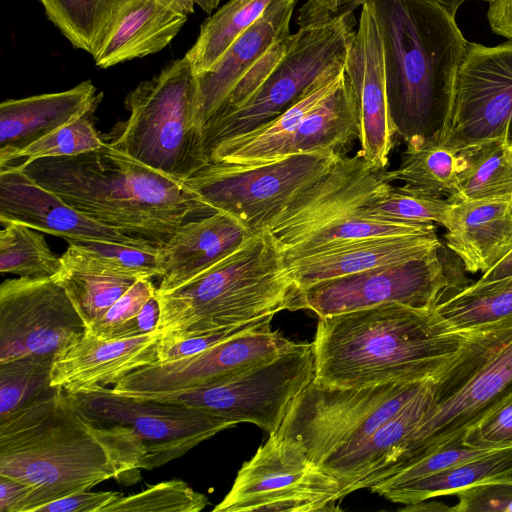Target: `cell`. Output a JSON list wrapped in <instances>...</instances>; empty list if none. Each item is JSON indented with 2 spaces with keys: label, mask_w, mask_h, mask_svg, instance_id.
Masks as SVG:
<instances>
[{
  "label": "cell",
  "mask_w": 512,
  "mask_h": 512,
  "mask_svg": "<svg viewBox=\"0 0 512 512\" xmlns=\"http://www.w3.org/2000/svg\"><path fill=\"white\" fill-rule=\"evenodd\" d=\"M144 456L129 428L96 423L62 388L0 420V476L31 488L24 512L138 474Z\"/></svg>",
  "instance_id": "6da1fadb"
},
{
  "label": "cell",
  "mask_w": 512,
  "mask_h": 512,
  "mask_svg": "<svg viewBox=\"0 0 512 512\" xmlns=\"http://www.w3.org/2000/svg\"><path fill=\"white\" fill-rule=\"evenodd\" d=\"M465 338L435 308L383 304L322 316L312 342L314 381L344 388L425 382Z\"/></svg>",
  "instance_id": "7a4b0ae2"
},
{
  "label": "cell",
  "mask_w": 512,
  "mask_h": 512,
  "mask_svg": "<svg viewBox=\"0 0 512 512\" xmlns=\"http://www.w3.org/2000/svg\"><path fill=\"white\" fill-rule=\"evenodd\" d=\"M22 169L87 217L157 246L186 222L215 212L184 182L107 142L73 156L37 159Z\"/></svg>",
  "instance_id": "3957f363"
},
{
  "label": "cell",
  "mask_w": 512,
  "mask_h": 512,
  "mask_svg": "<svg viewBox=\"0 0 512 512\" xmlns=\"http://www.w3.org/2000/svg\"><path fill=\"white\" fill-rule=\"evenodd\" d=\"M381 36L390 117L406 143L446 128L467 40L437 0H369Z\"/></svg>",
  "instance_id": "277c9868"
},
{
  "label": "cell",
  "mask_w": 512,
  "mask_h": 512,
  "mask_svg": "<svg viewBox=\"0 0 512 512\" xmlns=\"http://www.w3.org/2000/svg\"><path fill=\"white\" fill-rule=\"evenodd\" d=\"M161 337L184 338L302 310V290L268 229L188 282L157 291Z\"/></svg>",
  "instance_id": "5b68a950"
},
{
  "label": "cell",
  "mask_w": 512,
  "mask_h": 512,
  "mask_svg": "<svg viewBox=\"0 0 512 512\" xmlns=\"http://www.w3.org/2000/svg\"><path fill=\"white\" fill-rule=\"evenodd\" d=\"M392 187L386 168L374 165L359 151L352 157L341 156L268 230L286 262L373 236L436 233L433 223L392 222L368 216V206Z\"/></svg>",
  "instance_id": "8992f818"
},
{
  "label": "cell",
  "mask_w": 512,
  "mask_h": 512,
  "mask_svg": "<svg viewBox=\"0 0 512 512\" xmlns=\"http://www.w3.org/2000/svg\"><path fill=\"white\" fill-rule=\"evenodd\" d=\"M465 332L456 354L429 380L433 405L400 470L462 442L471 428L512 398V322Z\"/></svg>",
  "instance_id": "52a82bcc"
},
{
  "label": "cell",
  "mask_w": 512,
  "mask_h": 512,
  "mask_svg": "<svg viewBox=\"0 0 512 512\" xmlns=\"http://www.w3.org/2000/svg\"><path fill=\"white\" fill-rule=\"evenodd\" d=\"M125 107L129 117L107 142L117 150L181 182L210 163L197 76L186 55L139 83L126 96Z\"/></svg>",
  "instance_id": "ba28073f"
},
{
  "label": "cell",
  "mask_w": 512,
  "mask_h": 512,
  "mask_svg": "<svg viewBox=\"0 0 512 512\" xmlns=\"http://www.w3.org/2000/svg\"><path fill=\"white\" fill-rule=\"evenodd\" d=\"M353 13L299 26L249 100L204 127L207 154L216 144L270 122L322 80L345 69L355 36ZM209 157V156H208Z\"/></svg>",
  "instance_id": "9c48e42d"
},
{
  "label": "cell",
  "mask_w": 512,
  "mask_h": 512,
  "mask_svg": "<svg viewBox=\"0 0 512 512\" xmlns=\"http://www.w3.org/2000/svg\"><path fill=\"white\" fill-rule=\"evenodd\" d=\"M425 382L344 388L313 379L294 399L274 434L298 445L319 465L361 445Z\"/></svg>",
  "instance_id": "30bf717a"
},
{
  "label": "cell",
  "mask_w": 512,
  "mask_h": 512,
  "mask_svg": "<svg viewBox=\"0 0 512 512\" xmlns=\"http://www.w3.org/2000/svg\"><path fill=\"white\" fill-rule=\"evenodd\" d=\"M341 156L334 150H318L264 164L210 162L184 183L213 211L227 213L257 233L268 229Z\"/></svg>",
  "instance_id": "8fae6325"
},
{
  "label": "cell",
  "mask_w": 512,
  "mask_h": 512,
  "mask_svg": "<svg viewBox=\"0 0 512 512\" xmlns=\"http://www.w3.org/2000/svg\"><path fill=\"white\" fill-rule=\"evenodd\" d=\"M312 343H296L276 358L211 385L136 397L178 404L274 434L294 399L314 379Z\"/></svg>",
  "instance_id": "7c38bea8"
},
{
  "label": "cell",
  "mask_w": 512,
  "mask_h": 512,
  "mask_svg": "<svg viewBox=\"0 0 512 512\" xmlns=\"http://www.w3.org/2000/svg\"><path fill=\"white\" fill-rule=\"evenodd\" d=\"M341 499V485L333 475L292 441L270 434L242 465L230 491L212 511H333Z\"/></svg>",
  "instance_id": "4fadbf2b"
},
{
  "label": "cell",
  "mask_w": 512,
  "mask_h": 512,
  "mask_svg": "<svg viewBox=\"0 0 512 512\" xmlns=\"http://www.w3.org/2000/svg\"><path fill=\"white\" fill-rule=\"evenodd\" d=\"M70 395L79 409L96 423L124 426L134 433L145 451L144 470L163 466L237 425L204 410L121 396L103 386Z\"/></svg>",
  "instance_id": "5bb4252c"
},
{
  "label": "cell",
  "mask_w": 512,
  "mask_h": 512,
  "mask_svg": "<svg viewBox=\"0 0 512 512\" xmlns=\"http://www.w3.org/2000/svg\"><path fill=\"white\" fill-rule=\"evenodd\" d=\"M439 138L456 152L493 139L512 145V40L497 46L467 42Z\"/></svg>",
  "instance_id": "9a60e30c"
},
{
  "label": "cell",
  "mask_w": 512,
  "mask_h": 512,
  "mask_svg": "<svg viewBox=\"0 0 512 512\" xmlns=\"http://www.w3.org/2000/svg\"><path fill=\"white\" fill-rule=\"evenodd\" d=\"M440 250L311 285L302 290L303 309L322 317L383 304L435 308L453 284Z\"/></svg>",
  "instance_id": "2e32d148"
},
{
  "label": "cell",
  "mask_w": 512,
  "mask_h": 512,
  "mask_svg": "<svg viewBox=\"0 0 512 512\" xmlns=\"http://www.w3.org/2000/svg\"><path fill=\"white\" fill-rule=\"evenodd\" d=\"M85 333L83 319L56 278L19 277L0 285V363L57 355Z\"/></svg>",
  "instance_id": "e0dca14e"
},
{
  "label": "cell",
  "mask_w": 512,
  "mask_h": 512,
  "mask_svg": "<svg viewBox=\"0 0 512 512\" xmlns=\"http://www.w3.org/2000/svg\"><path fill=\"white\" fill-rule=\"evenodd\" d=\"M295 344L272 331L270 324L228 338L198 354L137 369L111 390L136 398L211 385L270 361Z\"/></svg>",
  "instance_id": "ac0fdd59"
},
{
  "label": "cell",
  "mask_w": 512,
  "mask_h": 512,
  "mask_svg": "<svg viewBox=\"0 0 512 512\" xmlns=\"http://www.w3.org/2000/svg\"><path fill=\"white\" fill-rule=\"evenodd\" d=\"M0 221L17 222L71 242H103L140 248L160 247L103 225L39 185L22 168L0 169Z\"/></svg>",
  "instance_id": "d6986e66"
},
{
  "label": "cell",
  "mask_w": 512,
  "mask_h": 512,
  "mask_svg": "<svg viewBox=\"0 0 512 512\" xmlns=\"http://www.w3.org/2000/svg\"><path fill=\"white\" fill-rule=\"evenodd\" d=\"M361 7L345 72L358 99L359 152L374 165L386 168L396 132L386 96L383 45L370 3Z\"/></svg>",
  "instance_id": "ffe728a7"
},
{
  "label": "cell",
  "mask_w": 512,
  "mask_h": 512,
  "mask_svg": "<svg viewBox=\"0 0 512 512\" xmlns=\"http://www.w3.org/2000/svg\"><path fill=\"white\" fill-rule=\"evenodd\" d=\"M160 334L102 340L89 333L55 355L50 385L70 394L106 387L126 375L158 362Z\"/></svg>",
  "instance_id": "44dd1931"
},
{
  "label": "cell",
  "mask_w": 512,
  "mask_h": 512,
  "mask_svg": "<svg viewBox=\"0 0 512 512\" xmlns=\"http://www.w3.org/2000/svg\"><path fill=\"white\" fill-rule=\"evenodd\" d=\"M253 234L235 217L216 211L179 227L159 247L160 285L176 288L239 249Z\"/></svg>",
  "instance_id": "7402d4cb"
},
{
  "label": "cell",
  "mask_w": 512,
  "mask_h": 512,
  "mask_svg": "<svg viewBox=\"0 0 512 512\" xmlns=\"http://www.w3.org/2000/svg\"><path fill=\"white\" fill-rule=\"evenodd\" d=\"M441 248L436 233L381 235L336 245L287 264L303 290L319 282L420 258Z\"/></svg>",
  "instance_id": "603a6c76"
},
{
  "label": "cell",
  "mask_w": 512,
  "mask_h": 512,
  "mask_svg": "<svg viewBox=\"0 0 512 512\" xmlns=\"http://www.w3.org/2000/svg\"><path fill=\"white\" fill-rule=\"evenodd\" d=\"M297 0H272L262 17L242 34L207 72L196 75L203 125L219 110L234 87L290 33Z\"/></svg>",
  "instance_id": "cb8c5ba5"
},
{
  "label": "cell",
  "mask_w": 512,
  "mask_h": 512,
  "mask_svg": "<svg viewBox=\"0 0 512 512\" xmlns=\"http://www.w3.org/2000/svg\"><path fill=\"white\" fill-rule=\"evenodd\" d=\"M90 80L65 91L46 93L0 104V168L44 136L90 114L100 96Z\"/></svg>",
  "instance_id": "d4e9b609"
},
{
  "label": "cell",
  "mask_w": 512,
  "mask_h": 512,
  "mask_svg": "<svg viewBox=\"0 0 512 512\" xmlns=\"http://www.w3.org/2000/svg\"><path fill=\"white\" fill-rule=\"evenodd\" d=\"M447 247L468 272H486L512 250V200L485 199L452 203Z\"/></svg>",
  "instance_id": "484cf974"
},
{
  "label": "cell",
  "mask_w": 512,
  "mask_h": 512,
  "mask_svg": "<svg viewBox=\"0 0 512 512\" xmlns=\"http://www.w3.org/2000/svg\"><path fill=\"white\" fill-rule=\"evenodd\" d=\"M187 17L160 0H131L92 55L96 66L108 68L159 52L178 34Z\"/></svg>",
  "instance_id": "4316f807"
},
{
  "label": "cell",
  "mask_w": 512,
  "mask_h": 512,
  "mask_svg": "<svg viewBox=\"0 0 512 512\" xmlns=\"http://www.w3.org/2000/svg\"><path fill=\"white\" fill-rule=\"evenodd\" d=\"M344 73L345 69L322 80L270 122L216 144L208 152L210 162L255 165L282 158L286 145L300 124L336 90Z\"/></svg>",
  "instance_id": "83f0119b"
},
{
  "label": "cell",
  "mask_w": 512,
  "mask_h": 512,
  "mask_svg": "<svg viewBox=\"0 0 512 512\" xmlns=\"http://www.w3.org/2000/svg\"><path fill=\"white\" fill-rule=\"evenodd\" d=\"M360 138V113L356 92L346 72L336 90L300 124L282 158L318 150L345 155Z\"/></svg>",
  "instance_id": "f1b7e54d"
},
{
  "label": "cell",
  "mask_w": 512,
  "mask_h": 512,
  "mask_svg": "<svg viewBox=\"0 0 512 512\" xmlns=\"http://www.w3.org/2000/svg\"><path fill=\"white\" fill-rule=\"evenodd\" d=\"M492 481L512 482V446L490 450L439 473L386 489L379 495L409 505Z\"/></svg>",
  "instance_id": "f546056e"
},
{
  "label": "cell",
  "mask_w": 512,
  "mask_h": 512,
  "mask_svg": "<svg viewBox=\"0 0 512 512\" xmlns=\"http://www.w3.org/2000/svg\"><path fill=\"white\" fill-rule=\"evenodd\" d=\"M458 152L445 146L439 136L406 143L398 168L387 171L390 182L402 181L404 192L433 198L457 194Z\"/></svg>",
  "instance_id": "4dcf8cb0"
},
{
  "label": "cell",
  "mask_w": 512,
  "mask_h": 512,
  "mask_svg": "<svg viewBox=\"0 0 512 512\" xmlns=\"http://www.w3.org/2000/svg\"><path fill=\"white\" fill-rule=\"evenodd\" d=\"M503 139L474 144L458 151L457 194L460 201L512 200V154Z\"/></svg>",
  "instance_id": "1f68e13d"
},
{
  "label": "cell",
  "mask_w": 512,
  "mask_h": 512,
  "mask_svg": "<svg viewBox=\"0 0 512 512\" xmlns=\"http://www.w3.org/2000/svg\"><path fill=\"white\" fill-rule=\"evenodd\" d=\"M61 259L63 267L55 278L67 292L86 329L100 320L139 280L132 276L99 269L66 253Z\"/></svg>",
  "instance_id": "d6a6232c"
},
{
  "label": "cell",
  "mask_w": 512,
  "mask_h": 512,
  "mask_svg": "<svg viewBox=\"0 0 512 512\" xmlns=\"http://www.w3.org/2000/svg\"><path fill=\"white\" fill-rule=\"evenodd\" d=\"M435 310L458 332L512 322V276L472 283L438 303Z\"/></svg>",
  "instance_id": "836d02e7"
},
{
  "label": "cell",
  "mask_w": 512,
  "mask_h": 512,
  "mask_svg": "<svg viewBox=\"0 0 512 512\" xmlns=\"http://www.w3.org/2000/svg\"><path fill=\"white\" fill-rule=\"evenodd\" d=\"M272 0H230L206 19L186 53L196 75L210 70L229 47L265 13Z\"/></svg>",
  "instance_id": "e575fe53"
},
{
  "label": "cell",
  "mask_w": 512,
  "mask_h": 512,
  "mask_svg": "<svg viewBox=\"0 0 512 512\" xmlns=\"http://www.w3.org/2000/svg\"><path fill=\"white\" fill-rule=\"evenodd\" d=\"M131 0H40L50 21L71 44L93 55Z\"/></svg>",
  "instance_id": "d590c367"
},
{
  "label": "cell",
  "mask_w": 512,
  "mask_h": 512,
  "mask_svg": "<svg viewBox=\"0 0 512 512\" xmlns=\"http://www.w3.org/2000/svg\"><path fill=\"white\" fill-rule=\"evenodd\" d=\"M152 279H139L86 332L102 340L125 339L157 331L160 308Z\"/></svg>",
  "instance_id": "8d00e7d4"
},
{
  "label": "cell",
  "mask_w": 512,
  "mask_h": 512,
  "mask_svg": "<svg viewBox=\"0 0 512 512\" xmlns=\"http://www.w3.org/2000/svg\"><path fill=\"white\" fill-rule=\"evenodd\" d=\"M61 257L35 229L17 222L0 232V271L28 279L55 278L62 270Z\"/></svg>",
  "instance_id": "74e56055"
},
{
  "label": "cell",
  "mask_w": 512,
  "mask_h": 512,
  "mask_svg": "<svg viewBox=\"0 0 512 512\" xmlns=\"http://www.w3.org/2000/svg\"><path fill=\"white\" fill-rule=\"evenodd\" d=\"M55 355H32L0 363V420L32 403L52 387Z\"/></svg>",
  "instance_id": "f35d334b"
},
{
  "label": "cell",
  "mask_w": 512,
  "mask_h": 512,
  "mask_svg": "<svg viewBox=\"0 0 512 512\" xmlns=\"http://www.w3.org/2000/svg\"><path fill=\"white\" fill-rule=\"evenodd\" d=\"M75 258L112 273L160 278L159 247L140 248L103 242H71L66 250Z\"/></svg>",
  "instance_id": "ab89813d"
},
{
  "label": "cell",
  "mask_w": 512,
  "mask_h": 512,
  "mask_svg": "<svg viewBox=\"0 0 512 512\" xmlns=\"http://www.w3.org/2000/svg\"><path fill=\"white\" fill-rule=\"evenodd\" d=\"M90 114L76 119L27 146L0 169L10 165L23 168L37 159L73 156L99 149L106 141L96 131L89 117Z\"/></svg>",
  "instance_id": "60d3db41"
},
{
  "label": "cell",
  "mask_w": 512,
  "mask_h": 512,
  "mask_svg": "<svg viewBox=\"0 0 512 512\" xmlns=\"http://www.w3.org/2000/svg\"><path fill=\"white\" fill-rule=\"evenodd\" d=\"M208 498L182 480L157 483L138 493L121 496L102 512H200Z\"/></svg>",
  "instance_id": "b9f144b4"
},
{
  "label": "cell",
  "mask_w": 512,
  "mask_h": 512,
  "mask_svg": "<svg viewBox=\"0 0 512 512\" xmlns=\"http://www.w3.org/2000/svg\"><path fill=\"white\" fill-rule=\"evenodd\" d=\"M452 203L444 198L412 194L392 187L367 208L369 217L407 223L445 225Z\"/></svg>",
  "instance_id": "7bdbcfd3"
},
{
  "label": "cell",
  "mask_w": 512,
  "mask_h": 512,
  "mask_svg": "<svg viewBox=\"0 0 512 512\" xmlns=\"http://www.w3.org/2000/svg\"><path fill=\"white\" fill-rule=\"evenodd\" d=\"M493 449H478L462 442L454 443L431 452L423 458L408 465L369 490L380 494L391 487L439 473L446 469L476 458Z\"/></svg>",
  "instance_id": "ee69618b"
},
{
  "label": "cell",
  "mask_w": 512,
  "mask_h": 512,
  "mask_svg": "<svg viewBox=\"0 0 512 512\" xmlns=\"http://www.w3.org/2000/svg\"><path fill=\"white\" fill-rule=\"evenodd\" d=\"M273 315L244 324L184 338L161 337L158 343V361H170L198 354L233 336L270 325Z\"/></svg>",
  "instance_id": "f6af8a7d"
},
{
  "label": "cell",
  "mask_w": 512,
  "mask_h": 512,
  "mask_svg": "<svg viewBox=\"0 0 512 512\" xmlns=\"http://www.w3.org/2000/svg\"><path fill=\"white\" fill-rule=\"evenodd\" d=\"M458 504L454 512H507L512 502V482L492 481L477 484L455 493Z\"/></svg>",
  "instance_id": "bcb514c9"
},
{
  "label": "cell",
  "mask_w": 512,
  "mask_h": 512,
  "mask_svg": "<svg viewBox=\"0 0 512 512\" xmlns=\"http://www.w3.org/2000/svg\"><path fill=\"white\" fill-rule=\"evenodd\" d=\"M463 443L478 449L512 446V398L471 428Z\"/></svg>",
  "instance_id": "7dc6e473"
},
{
  "label": "cell",
  "mask_w": 512,
  "mask_h": 512,
  "mask_svg": "<svg viewBox=\"0 0 512 512\" xmlns=\"http://www.w3.org/2000/svg\"><path fill=\"white\" fill-rule=\"evenodd\" d=\"M369 0H308L300 9L297 22L299 26L325 20L353 11ZM452 15L466 0H437Z\"/></svg>",
  "instance_id": "c3c4849f"
},
{
  "label": "cell",
  "mask_w": 512,
  "mask_h": 512,
  "mask_svg": "<svg viewBox=\"0 0 512 512\" xmlns=\"http://www.w3.org/2000/svg\"><path fill=\"white\" fill-rule=\"evenodd\" d=\"M121 496L115 491L83 490L47 503L35 512H102Z\"/></svg>",
  "instance_id": "681fc988"
},
{
  "label": "cell",
  "mask_w": 512,
  "mask_h": 512,
  "mask_svg": "<svg viewBox=\"0 0 512 512\" xmlns=\"http://www.w3.org/2000/svg\"><path fill=\"white\" fill-rule=\"evenodd\" d=\"M31 488L20 480L0 476V512H24Z\"/></svg>",
  "instance_id": "f907efd6"
},
{
  "label": "cell",
  "mask_w": 512,
  "mask_h": 512,
  "mask_svg": "<svg viewBox=\"0 0 512 512\" xmlns=\"http://www.w3.org/2000/svg\"><path fill=\"white\" fill-rule=\"evenodd\" d=\"M487 19L494 33L512 40V0H491Z\"/></svg>",
  "instance_id": "816d5d0a"
},
{
  "label": "cell",
  "mask_w": 512,
  "mask_h": 512,
  "mask_svg": "<svg viewBox=\"0 0 512 512\" xmlns=\"http://www.w3.org/2000/svg\"><path fill=\"white\" fill-rule=\"evenodd\" d=\"M168 7L189 15L194 12L195 5H198L205 12L210 13L216 8L221 0H160Z\"/></svg>",
  "instance_id": "f5cc1de1"
},
{
  "label": "cell",
  "mask_w": 512,
  "mask_h": 512,
  "mask_svg": "<svg viewBox=\"0 0 512 512\" xmlns=\"http://www.w3.org/2000/svg\"><path fill=\"white\" fill-rule=\"evenodd\" d=\"M512 276V250L493 267L483 273L478 283H486Z\"/></svg>",
  "instance_id": "db71d44e"
},
{
  "label": "cell",
  "mask_w": 512,
  "mask_h": 512,
  "mask_svg": "<svg viewBox=\"0 0 512 512\" xmlns=\"http://www.w3.org/2000/svg\"><path fill=\"white\" fill-rule=\"evenodd\" d=\"M507 512H512V502L511 504L509 505L508 509H507Z\"/></svg>",
  "instance_id": "11a10c76"
},
{
  "label": "cell",
  "mask_w": 512,
  "mask_h": 512,
  "mask_svg": "<svg viewBox=\"0 0 512 512\" xmlns=\"http://www.w3.org/2000/svg\"><path fill=\"white\" fill-rule=\"evenodd\" d=\"M510 149H511V154H512V145L510 146Z\"/></svg>",
  "instance_id": "9f6ffc18"
}]
</instances>
